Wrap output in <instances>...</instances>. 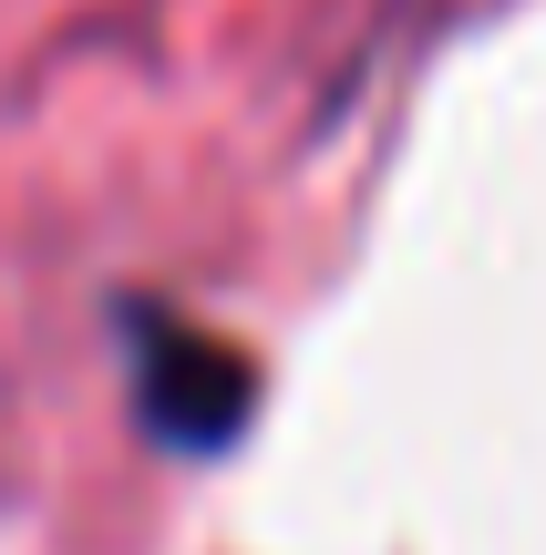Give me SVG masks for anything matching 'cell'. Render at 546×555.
I'll use <instances>...</instances> for the list:
<instances>
[{"mask_svg":"<svg viewBox=\"0 0 546 555\" xmlns=\"http://www.w3.org/2000/svg\"><path fill=\"white\" fill-rule=\"evenodd\" d=\"M114 339H124V380H135V422L165 453H227L258 412V360L238 339H217L206 319L165 309V298L124 288L114 298Z\"/></svg>","mask_w":546,"mask_h":555,"instance_id":"6da1fadb","label":"cell"}]
</instances>
